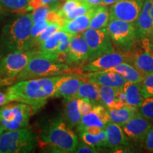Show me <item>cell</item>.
Instances as JSON below:
<instances>
[{"label": "cell", "instance_id": "6da1fadb", "mask_svg": "<svg viewBox=\"0 0 153 153\" xmlns=\"http://www.w3.org/2000/svg\"><path fill=\"white\" fill-rule=\"evenodd\" d=\"M60 76H45L17 82L7 89L11 101H18L29 105L32 114L45 106L53 97L55 87Z\"/></svg>", "mask_w": 153, "mask_h": 153}, {"label": "cell", "instance_id": "7a4b0ae2", "mask_svg": "<svg viewBox=\"0 0 153 153\" xmlns=\"http://www.w3.org/2000/svg\"><path fill=\"white\" fill-rule=\"evenodd\" d=\"M31 14H19L9 21L1 29L0 48L5 53L25 52L32 48L30 29Z\"/></svg>", "mask_w": 153, "mask_h": 153}, {"label": "cell", "instance_id": "3957f363", "mask_svg": "<svg viewBox=\"0 0 153 153\" xmlns=\"http://www.w3.org/2000/svg\"><path fill=\"white\" fill-rule=\"evenodd\" d=\"M38 143L43 148L56 152H74L78 139L71 128L61 119H55L42 130Z\"/></svg>", "mask_w": 153, "mask_h": 153}, {"label": "cell", "instance_id": "277c9868", "mask_svg": "<svg viewBox=\"0 0 153 153\" xmlns=\"http://www.w3.org/2000/svg\"><path fill=\"white\" fill-rule=\"evenodd\" d=\"M68 70L69 66L67 64L58 62L36 54V53L24 70L17 75L15 81L19 82L45 76H57Z\"/></svg>", "mask_w": 153, "mask_h": 153}, {"label": "cell", "instance_id": "5b68a950", "mask_svg": "<svg viewBox=\"0 0 153 153\" xmlns=\"http://www.w3.org/2000/svg\"><path fill=\"white\" fill-rule=\"evenodd\" d=\"M37 139L30 130L24 128L7 131L0 140V153L30 152L35 150Z\"/></svg>", "mask_w": 153, "mask_h": 153}, {"label": "cell", "instance_id": "8992f818", "mask_svg": "<svg viewBox=\"0 0 153 153\" xmlns=\"http://www.w3.org/2000/svg\"><path fill=\"white\" fill-rule=\"evenodd\" d=\"M32 114L29 105L22 102L11 103L0 108V126L5 131L26 128Z\"/></svg>", "mask_w": 153, "mask_h": 153}, {"label": "cell", "instance_id": "52a82bcc", "mask_svg": "<svg viewBox=\"0 0 153 153\" xmlns=\"http://www.w3.org/2000/svg\"><path fill=\"white\" fill-rule=\"evenodd\" d=\"M113 44L122 52H128L137 43L134 23L120 19H110L106 26Z\"/></svg>", "mask_w": 153, "mask_h": 153}, {"label": "cell", "instance_id": "ba28073f", "mask_svg": "<svg viewBox=\"0 0 153 153\" xmlns=\"http://www.w3.org/2000/svg\"><path fill=\"white\" fill-rule=\"evenodd\" d=\"M36 54V50L25 52L11 53L0 60V80L3 85L15 81L17 75L24 70L30 59Z\"/></svg>", "mask_w": 153, "mask_h": 153}, {"label": "cell", "instance_id": "9c48e42d", "mask_svg": "<svg viewBox=\"0 0 153 153\" xmlns=\"http://www.w3.org/2000/svg\"><path fill=\"white\" fill-rule=\"evenodd\" d=\"M89 50V60L114 51V46L106 28L94 29L89 28L82 32Z\"/></svg>", "mask_w": 153, "mask_h": 153}, {"label": "cell", "instance_id": "30bf717a", "mask_svg": "<svg viewBox=\"0 0 153 153\" xmlns=\"http://www.w3.org/2000/svg\"><path fill=\"white\" fill-rule=\"evenodd\" d=\"M139 47L133 52H126L127 55V62L133 65L143 75L153 72V49L150 46L149 38L139 41Z\"/></svg>", "mask_w": 153, "mask_h": 153}, {"label": "cell", "instance_id": "8fae6325", "mask_svg": "<svg viewBox=\"0 0 153 153\" xmlns=\"http://www.w3.org/2000/svg\"><path fill=\"white\" fill-rule=\"evenodd\" d=\"M145 0H119L109 9L110 19H116L134 23L137 20Z\"/></svg>", "mask_w": 153, "mask_h": 153}, {"label": "cell", "instance_id": "7c38bea8", "mask_svg": "<svg viewBox=\"0 0 153 153\" xmlns=\"http://www.w3.org/2000/svg\"><path fill=\"white\" fill-rule=\"evenodd\" d=\"M152 126L150 120L137 112L122 127L128 138L137 142H143Z\"/></svg>", "mask_w": 153, "mask_h": 153}, {"label": "cell", "instance_id": "4fadbf2b", "mask_svg": "<svg viewBox=\"0 0 153 153\" xmlns=\"http://www.w3.org/2000/svg\"><path fill=\"white\" fill-rule=\"evenodd\" d=\"M127 60L128 57L126 53H123L114 51L91 60L89 63L83 66L82 70L88 72L106 70L121 62H127Z\"/></svg>", "mask_w": 153, "mask_h": 153}, {"label": "cell", "instance_id": "5bb4252c", "mask_svg": "<svg viewBox=\"0 0 153 153\" xmlns=\"http://www.w3.org/2000/svg\"><path fill=\"white\" fill-rule=\"evenodd\" d=\"M109 121V116L106 107L101 104H95L90 112L82 116L81 121L77 126V131L81 132L91 127L104 128Z\"/></svg>", "mask_w": 153, "mask_h": 153}, {"label": "cell", "instance_id": "9a60e30c", "mask_svg": "<svg viewBox=\"0 0 153 153\" xmlns=\"http://www.w3.org/2000/svg\"><path fill=\"white\" fill-rule=\"evenodd\" d=\"M82 81V76L76 74L60 76L55 85L53 97H62L67 101L75 98Z\"/></svg>", "mask_w": 153, "mask_h": 153}, {"label": "cell", "instance_id": "2e32d148", "mask_svg": "<svg viewBox=\"0 0 153 153\" xmlns=\"http://www.w3.org/2000/svg\"><path fill=\"white\" fill-rule=\"evenodd\" d=\"M153 4V0H145L142 9L135 22V38L139 41L144 38H149L153 30V19L150 11Z\"/></svg>", "mask_w": 153, "mask_h": 153}, {"label": "cell", "instance_id": "e0dca14e", "mask_svg": "<svg viewBox=\"0 0 153 153\" xmlns=\"http://www.w3.org/2000/svg\"><path fill=\"white\" fill-rule=\"evenodd\" d=\"M84 81L93 82L99 85L111 87H123L126 80L116 72L110 70L91 72L82 76Z\"/></svg>", "mask_w": 153, "mask_h": 153}, {"label": "cell", "instance_id": "ac0fdd59", "mask_svg": "<svg viewBox=\"0 0 153 153\" xmlns=\"http://www.w3.org/2000/svg\"><path fill=\"white\" fill-rule=\"evenodd\" d=\"M89 50L82 33L74 34L70 39L67 64H80L89 60Z\"/></svg>", "mask_w": 153, "mask_h": 153}, {"label": "cell", "instance_id": "d6986e66", "mask_svg": "<svg viewBox=\"0 0 153 153\" xmlns=\"http://www.w3.org/2000/svg\"><path fill=\"white\" fill-rule=\"evenodd\" d=\"M72 35L62 30H57L38 46V50H36V54L56 61L57 50L59 45L65 40L71 38Z\"/></svg>", "mask_w": 153, "mask_h": 153}, {"label": "cell", "instance_id": "ffe728a7", "mask_svg": "<svg viewBox=\"0 0 153 153\" xmlns=\"http://www.w3.org/2000/svg\"><path fill=\"white\" fill-rule=\"evenodd\" d=\"M106 131V147L118 150L128 146V137L124 133L121 126L109 121L104 128Z\"/></svg>", "mask_w": 153, "mask_h": 153}, {"label": "cell", "instance_id": "44dd1931", "mask_svg": "<svg viewBox=\"0 0 153 153\" xmlns=\"http://www.w3.org/2000/svg\"><path fill=\"white\" fill-rule=\"evenodd\" d=\"M98 6H94L85 14L80 15L72 20L66 21L61 26L60 30L70 34H77L84 32L89 28L91 19L94 14Z\"/></svg>", "mask_w": 153, "mask_h": 153}, {"label": "cell", "instance_id": "7402d4cb", "mask_svg": "<svg viewBox=\"0 0 153 153\" xmlns=\"http://www.w3.org/2000/svg\"><path fill=\"white\" fill-rule=\"evenodd\" d=\"M123 89L126 94V105L138 108L145 99L141 94L140 82H126Z\"/></svg>", "mask_w": 153, "mask_h": 153}, {"label": "cell", "instance_id": "603a6c76", "mask_svg": "<svg viewBox=\"0 0 153 153\" xmlns=\"http://www.w3.org/2000/svg\"><path fill=\"white\" fill-rule=\"evenodd\" d=\"M75 98L85 99L91 102L93 105L100 104L99 85L83 80L79 86Z\"/></svg>", "mask_w": 153, "mask_h": 153}, {"label": "cell", "instance_id": "cb8c5ba5", "mask_svg": "<svg viewBox=\"0 0 153 153\" xmlns=\"http://www.w3.org/2000/svg\"><path fill=\"white\" fill-rule=\"evenodd\" d=\"M106 70H110L119 74L126 80V82H141L145 76L135 67L127 62L120 63Z\"/></svg>", "mask_w": 153, "mask_h": 153}, {"label": "cell", "instance_id": "d4e9b609", "mask_svg": "<svg viewBox=\"0 0 153 153\" xmlns=\"http://www.w3.org/2000/svg\"><path fill=\"white\" fill-rule=\"evenodd\" d=\"M107 110L110 121L120 126L126 124L134 115L138 112L137 108L131 107L127 105L119 108H108Z\"/></svg>", "mask_w": 153, "mask_h": 153}, {"label": "cell", "instance_id": "484cf974", "mask_svg": "<svg viewBox=\"0 0 153 153\" xmlns=\"http://www.w3.org/2000/svg\"><path fill=\"white\" fill-rule=\"evenodd\" d=\"M100 104L108 108H119L124 106L117 99V88L99 85Z\"/></svg>", "mask_w": 153, "mask_h": 153}, {"label": "cell", "instance_id": "4316f807", "mask_svg": "<svg viewBox=\"0 0 153 153\" xmlns=\"http://www.w3.org/2000/svg\"><path fill=\"white\" fill-rule=\"evenodd\" d=\"M82 114L79 107V99H69L65 107V119L70 128L78 126L82 119Z\"/></svg>", "mask_w": 153, "mask_h": 153}, {"label": "cell", "instance_id": "83f0119b", "mask_svg": "<svg viewBox=\"0 0 153 153\" xmlns=\"http://www.w3.org/2000/svg\"><path fill=\"white\" fill-rule=\"evenodd\" d=\"M109 20V9L105 5H99L91 19L89 28H94V29L106 28Z\"/></svg>", "mask_w": 153, "mask_h": 153}, {"label": "cell", "instance_id": "f1b7e54d", "mask_svg": "<svg viewBox=\"0 0 153 153\" xmlns=\"http://www.w3.org/2000/svg\"><path fill=\"white\" fill-rule=\"evenodd\" d=\"M79 133L82 141L86 144L94 147L98 150L103 147H106V137L104 128L101 130L98 134H91L86 131H82Z\"/></svg>", "mask_w": 153, "mask_h": 153}, {"label": "cell", "instance_id": "f546056e", "mask_svg": "<svg viewBox=\"0 0 153 153\" xmlns=\"http://www.w3.org/2000/svg\"><path fill=\"white\" fill-rule=\"evenodd\" d=\"M30 0H0V9L7 14L9 12H22L29 11Z\"/></svg>", "mask_w": 153, "mask_h": 153}, {"label": "cell", "instance_id": "4dcf8cb0", "mask_svg": "<svg viewBox=\"0 0 153 153\" xmlns=\"http://www.w3.org/2000/svg\"><path fill=\"white\" fill-rule=\"evenodd\" d=\"M60 25L55 22H51L48 26L37 36V38L34 40L32 44V48L33 46H39L41 44L43 43L45 40H47L49 37H51L53 33L60 30Z\"/></svg>", "mask_w": 153, "mask_h": 153}, {"label": "cell", "instance_id": "1f68e13d", "mask_svg": "<svg viewBox=\"0 0 153 153\" xmlns=\"http://www.w3.org/2000/svg\"><path fill=\"white\" fill-rule=\"evenodd\" d=\"M140 91L144 99L153 97V72L144 76L140 82Z\"/></svg>", "mask_w": 153, "mask_h": 153}, {"label": "cell", "instance_id": "d6a6232c", "mask_svg": "<svg viewBox=\"0 0 153 153\" xmlns=\"http://www.w3.org/2000/svg\"><path fill=\"white\" fill-rule=\"evenodd\" d=\"M53 4L54 3L50 4L43 5L41 6V7H38V8L33 9V13L31 14L33 22H37V21L41 20V19H46L48 14H49L50 11L52 10H55V9L57 10V6H53Z\"/></svg>", "mask_w": 153, "mask_h": 153}, {"label": "cell", "instance_id": "836d02e7", "mask_svg": "<svg viewBox=\"0 0 153 153\" xmlns=\"http://www.w3.org/2000/svg\"><path fill=\"white\" fill-rule=\"evenodd\" d=\"M94 6H91L89 4V3H87V1H85V3L82 4L81 5L78 6L76 8L72 9V11H70V12L68 13L65 16H64L65 22L66 21H70L72 20L76 17L80 16V15L85 14L86 13L88 12L90 9L92 8Z\"/></svg>", "mask_w": 153, "mask_h": 153}, {"label": "cell", "instance_id": "e575fe53", "mask_svg": "<svg viewBox=\"0 0 153 153\" xmlns=\"http://www.w3.org/2000/svg\"><path fill=\"white\" fill-rule=\"evenodd\" d=\"M50 23L51 22H49L46 19H41L33 23L31 29H30V39H31L32 44L37 36L48 26Z\"/></svg>", "mask_w": 153, "mask_h": 153}, {"label": "cell", "instance_id": "d590c367", "mask_svg": "<svg viewBox=\"0 0 153 153\" xmlns=\"http://www.w3.org/2000/svg\"><path fill=\"white\" fill-rule=\"evenodd\" d=\"M138 112L150 120H153V97L144 99L138 108Z\"/></svg>", "mask_w": 153, "mask_h": 153}, {"label": "cell", "instance_id": "8d00e7d4", "mask_svg": "<svg viewBox=\"0 0 153 153\" xmlns=\"http://www.w3.org/2000/svg\"><path fill=\"white\" fill-rule=\"evenodd\" d=\"M85 2V0H66L65 2L63 4L61 9L58 10L59 14L64 19V16L68 13Z\"/></svg>", "mask_w": 153, "mask_h": 153}, {"label": "cell", "instance_id": "74e56055", "mask_svg": "<svg viewBox=\"0 0 153 153\" xmlns=\"http://www.w3.org/2000/svg\"><path fill=\"white\" fill-rule=\"evenodd\" d=\"M98 152V149L89 145L86 144L84 142L78 143L76 150H74V152L77 153H96Z\"/></svg>", "mask_w": 153, "mask_h": 153}, {"label": "cell", "instance_id": "f35d334b", "mask_svg": "<svg viewBox=\"0 0 153 153\" xmlns=\"http://www.w3.org/2000/svg\"><path fill=\"white\" fill-rule=\"evenodd\" d=\"M57 1L59 0H30L28 2V9L29 11L33 10L43 5L50 4L57 2Z\"/></svg>", "mask_w": 153, "mask_h": 153}, {"label": "cell", "instance_id": "ab89813d", "mask_svg": "<svg viewBox=\"0 0 153 153\" xmlns=\"http://www.w3.org/2000/svg\"><path fill=\"white\" fill-rule=\"evenodd\" d=\"M94 105L91 102L85 99H79V107L82 116H85L92 110Z\"/></svg>", "mask_w": 153, "mask_h": 153}, {"label": "cell", "instance_id": "60d3db41", "mask_svg": "<svg viewBox=\"0 0 153 153\" xmlns=\"http://www.w3.org/2000/svg\"><path fill=\"white\" fill-rule=\"evenodd\" d=\"M143 142L145 143V148L149 152H153V126L151 127L150 131H148Z\"/></svg>", "mask_w": 153, "mask_h": 153}, {"label": "cell", "instance_id": "b9f144b4", "mask_svg": "<svg viewBox=\"0 0 153 153\" xmlns=\"http://www.w3.org/2000/svg\"><path fill=\"white\" fill-rule=\"evenodd\" d=\"M11 100L9 99L7 93H2L0 92V106H4V105L9 104Z\"/></svg>", "mask_w": 153, "mask_h": 153}, {"label": "cell", "instance_id": "7bdbcfd3", "mask_svg": "<svg viewBox=\"0 0 153 153\" xmlns=\"http://www.w3.org/2000/svg\"><path fill=\"white\" fill-rule=\"evenodd\" d=\"M91 6H99L102 4L103 0H85Z\"/></svg>", "mask_w": 153, "mask_h": 153}, {"label": "cell", "instance_id": "ee69618b", "mask_svg": "<svg viewBox=\"0 0 153 153\" xmlns=\"http://www.w3.org/2000/svg\"><path fill=\"white\" fill-rule=\"evenodd\" d=\"M118 1H119V0H103L102 5H105V6L111 5L117 2Z\"/></svg>", "mask_w": 153, "mask_h": 153}, {"label": "cell", "instance_id": "f6af8a7d", "mask_svg": "<svg viewBox=\"0 0 153 153\" xmlns=\"http://www.w3.org/2000/svg\"><path fill=\"white\" fill-rule=\"evenodd\" d=\"M149 40H150V46H151V48H152L153 49V30H152V33H151L150 38H149Z\"/></svg>", "mask_w": 153, "mask_h": 153}, {"label": "cell", "instance_id": "bcb514c9", "mask_svg": "<svg viewBox=\"0 0 153 153\" xmlns=\"http://www.w3.org/2000/svg\"><path fill=\"white\" fill-rule=\"evenodd\" d=\"M4 131H5V130L3 128L1 127V126H0V140H1V135H2V134H3V132H4Z\"/></svg>", "mask_w": 153, "mask_h": 153}, {"label": "cell", "instance_id": "7dc6e473", "mask_svg": "<svg viewBox=\"0 0 153 153\" xmlns=\"http://www.w3.org/2000/svg\"><path fill=\"white\" fill-rule=\"evenodd\" d=\"M150 16H151V17H152V19H153V4H152V7H151V9H150Z\"/></svg>", "mask_w": 153, "mask_h": 153}, {"label": "cell", "instance_id": "c3c4849f", "mask_svg": "<svg viewBox=\"0 0 153 153\" xmlns=\"http://www.w3.org/2000/svg\"><path fill=\"white\" fill-rule=\"evenodd\" d=\"M4 14H6V13L4 12V11H1V9H0V19H1V17H2Z\"/></svg>", "mask_w": 153, "mask_h": 153}, {"label": "cell", "instance_id": "681fc988", "mask_svg": "<svg viewBox=\"0 0 153 153\" xmlns=\"http://www.w3.org/2000/svg\"><path fill=\"white\" fill-rule=\"evenodd\" d=\"M3 85V84H2V82H1V80H0V85Z\"/></svg>", "mask_w": 153, "mask_h": 153}]
</instances>
